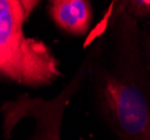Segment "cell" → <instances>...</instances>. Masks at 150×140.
I'll return each mask as SVG.
<instances>
[{"mask_svg": "<svg viewBox=\"0 0 150 140\" xmlns=\"http://www.w3.org/2000/svg\"><path fill=\"white\" fill-rule=\"evenodd\" d=\"M122 15L109 62L94 71V96L118 139L150 140V77L138 49L136 20Z\"/></svg>", "mask_w": 150, "mask_h": 140, "instance_id": "obj_1", "label": "cell"}, {"mask_svg": "<svg viewBox=\"0 0 150 140\" xmlns=\"http://www.w3.org/2000/svg\"><path fill=\"white\" fill-rule=\"evenodd\" d=\"M19 0H0V74L28 86L50 85L61 76L58 61L44 42L29 38Z\"/></svg>", "mask_w": 150, "mask_h": 140, "instance_id": "obj_2", "label": "cell"}, {"mask_svg": "<svg viewBox=\"0 0 150 140\" xmlns=\"http://www.w3.org/2000/svg\"><path fill=\"white\" fill-rule=\"evenodd\" d=\"M91 62H85L80 71L73 77L71 84L66 86L53 101H44L42 99H31L27 95H23L15 101H8L2 104L4 115V131L5 137L8 138L13 128L17 124L21 118L31 117L35 118L37 127L35 136L30 140H61L59 128L61 120L67 102L72 99V95L77 89V85L83 81V75L86 72V66Z\"/></svg>", "mask_w": 150, "mask_h": 140, "instance_id": "obj_3", "label": "cell"}, {"mask_svg": "<svg viewBox=\"0 0 150 140\" xmlns=\"http://www.w3.org/2000/svg\"><path fill=\"white\" fill-rule=\"evenodd\" d=\"M48 13L58 28L74 36L85 35L92 21L88 0H50Z\"/></svg>", "mask_w": 150, "mask_h": 140, "instance_id": "obj_4", "label": "cell"}, {"mask_svg": "<svg viewBox=\"0 0 150 140\" xmlns=\"http://www.w3.org/2000/svg\"><path fill=\"white\" fill-rule=\"evenodd\" d=\"M118 13H125L133 20L150 16V0H118Z\"/></svg>", "mask_w": 150, "mask_h": 140, "instance_id": "obj_5", "label": "cell"}, {"mask_svg": "<svg viewBox=\"0 0 150 140\" xmlns=\"http://www.w3.org/2000/svg\"><path fill=\"white\" fill-rule=\"evenodd\" d=\"M19 1H20L21 6L24 8V10H25L26 17H28L31 13V11L36 8V6H37L38 2L40 0H19Z\"/></svg>", "mask_w": 150, "mask_h": 140, "instance_id": "obj_6", "label": "cell"}, {"mask_svg": "<svg viewBox=\"0 0 150 140\" xmlns=\"http://www.w3.org/2000/svg\"><path fill=\"white\" fill-rule=\"evenodd\" d=\"M146 66L150 77V30L146 37Z\"/></svg>", "mask_w": 150, "mask_h": 140, "instance_id": "obj_7", "label": "cell"}]
</instances>
